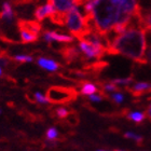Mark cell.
Listing matches in <instances>:
<instances>
[{"label": "cell", "instance_id": "6da1fadb", "mask_svg": "<svg viewBox=\"0 0 151 151\" xmlns=\"http://www.w3.org/2000/svg\"><path fill=\"white\" fill-rule=\"evenodd\" d=\"M146 30L140 23L129 26L123 32L109 39L107 54L123 55L139 65H146L147 38Z\"/></svg>", "mask_w": 151, "mask_h": 151}, {"label": "cell", "instance_id": "7a4b0ae2", "mask_svg": "<svg viewBox=\"0 0 151 151\" xmlns=\"http://www.w3.org/2000/svg\"><path fill=\"white\" fill-rule=\"evenodd\" d=\"M65 26L68 29V32L78 40L83 39L86 32L92 28L91 23L88 22L79 10L78 6H75L66 14L65 19Z\"/></svg>", "mask_w": 151, "mask_h": 151}, {"label": "cell", "instance_id": "3957f363", "mask_svg": "<svg viewBox=\"0 0 151 151\" xmlns=\"http://www.w3.org/2000/svg\"><path fill=\"white\" fill-rule=\"evenodd\" d=\"M78 97V92L69 86H51L47 92V98L52 104H68L76 101Z\"/></svg>", "mask_w": 151, "mask_h": 151}, {"label": "cell", "instance_id": "277c9868", "mask_svg": "<svg viewBox=\"0 0 151 151\" xmlns=\"http://www.w3.org/2000/svg\"><path fill=\"white\" fill-rule=\"evenodd\" d=\"M47 3H50L54 9V13L50 16L52 23L60 26L65 25L67 13L77 6L73 0H47Z\"/></svg>", "mask_w": 151, "mask_h": 151}, {"label": "cell", "instance_id": "5b68a950", "mask_svg": "<svg viewBox=\"0 0 151 151\" xmlns=\"http://www.w3.org/2000/svg\"><path fill=\"white\" fill-rule=\"evenodd\" d=\"M79 50L83 55V57H85L86 60H91V58L101 60L104 57L105 54L107 53V49L105 47L93 44L85 39L79 40Z\"/></svg>", "mask_w": 151, "mask_h": 151}, {"label": "cell", "instance_id": "8992f818", "mask_svg": "<svg viewBox=\"0 0 151 151\" xmlns=\"http://www.w3.org/2000/svg\"><path fill=\"white\" fill-rule=\"evenodd\" d=\"M43 39L47 42H63V43H71L75 41V38L69 35H65L63 32H55V30H47L43 32Z\"/></svg>", "mask_w": 151, "mask_h": 151}, {"label": "cell", "instance_id": "52a82bcc", "mask_svg": "<svg viewBox=\"0 0 151 151\" xmlns=\"http://www.w3.org/2000/svg\"><path fill=\"white\" fill-rule=\"evenodd\" d=\"M126 91L136 97L147 93H151V82H136L133 83L132 86H127Z\"/></svg>", "mask_w": 151, "mask_h": 151}, {"label": "cell", "instance_id": "ba28073f", "mask_svg": "<svg viewBox=\"0 0 151 151\" xmlns=\"http://www.w3.org/2000/svg\"><path fill=\"white\" fill-rule=\"evenodd\" d=\"M60 54L67 64H71L77 60L81 58V52L76 47H64L60 49Z\"/></svg>", "mask_w": 151, "mask_h": 151}, {"label": "cell", "instance_id": "9c48e42d", "mask_svg": "<svg viewBox=\"0 0 151 151\" xmlns=\"http://www.w3.org/2000/svg\"><path fill=\"white\" fill-rule=\"evenodd\" d=\"M17 27L19 29H24L27 32H30L32 34L39 35L41 32L42 26L37 21H27V19H19L17 22Z\"/></svg>", "mask_w": 151, "mask_h": 151}, {"label": "cell", "instance_id": "30bf717a", "mask_svg": "<svg viewBox=\"0 0 151 151\" xmlns=\"http://www.w3.org/2000/svg\"><path fill=\"white\" fill-rule=\"evenodd\" d=\"M54 13L53 6H51L50 3H45L43 6H38L35 10V17L37 19V22H42L47 17H50Z\"/></svg>", "mask_w": 151, "mask_h": 151}, {"label": "cell", "instance_id": "8fae6325", "mask_svg": "<svg viewBox=\"0 0 151 151\" xmlns=\"http://www.w3.org/2000/svg\"><path fill=\"white\" fill-rule=\"evenodd\" d=\"M38 65L43 68V69L50 71V73H54L60 68V65L55 60H51V58H47V57H39L37 60Z\"/></svg>", "mask_w": 151, "mask_h": 151}, {"label": "cell", "instance_id": "7c38bea8", "mask_svg": "<svg viewBox=\"0 0 151 151\" xmlns=\"http://www.w3.org/2000/svg\"><path fill=\"white\" fill-rule=\"evenodd\" d=\"M0 19L6 23H11L14 19V12L10 2H4L2 6V11L0 12Z\"/></svg>", "mask_w": 151, "mask_h": 151}, {"label": "cell", "instance_id": "4fadbf2b", "mask_svg": "<svg viewBox=\"0 0 151 151\" xmlns=\"http://www.w3.org/2000/svg\"><path fill=\"white\" fill-rule=\"evenodd\" d=\"M99 91L97 85L92 82H82L80 84V94L84 95V96H90L92 94H95Z\"/></svg>", "mask_w": 151, "mask_h": 151}, {"label": "cell", "instance_id": "5bb4252c", "mask_svg": "<svg viewBox=\"0 0 151 151\" xmlns=\"http://www.w3.org/2000/svg\"><path fill=\"white\" fill-rule=\"evenodd\" d=\"M19 34H21V40L23 43H32V42H36L39 39V35L32 34L24 29H19Z\"/></svg>", "mask_w": 151, "mask_h": 151}, {"label": "cell", "instance_id": "9a60e30c", "mask_svg": "<svg viewBox=\"0 0 151 151\" xmlns=\"http://www.w3.org/2000/svg\"><path fill=\"white\" fill-rule=\"evenodd\" d=\"M140 24L144 27L146 32H151V9L147 10L145 12H142V16H140Z\"/></svg>", "mask_w": 151, "mask_h": 151}, {"label": "cell", "instance_id": "2e32d148", "mask_svg": "<svg viewBox=\"0 0 151 151\" xmlns=\"http://www.w3.org/2000/svg\"><path fill=\"white\" fill-rule=\"evenodd\" d=\"M126 118L133 122L137 123H142L145 121L146 119V113L145 112H142V111H129V112L126 113Z\"/></svg>", "mask_w": 151, "mask_h": 151}, {"label": "cell", "instance_id": "e0dca14e", "mask_svg": "<svg viewBox=\"0 0 151 151\" xmlns=\"http://www.w3.org/2000/svg\"><path fill=\"white\" fill-rule=\"evenodd\" d=\"M133 81H134V79L132 77H129V78H123V79H114V80H111L113 84H116V86H129V85L132 84Z\"/></svg>", "mask_w": 151, "mask_h": 151}, {"label": "cell", "instance_id": "ac0fdd59", "mask_svg": "<svg viewBox=\"0 0 151 151\" xmlns=\"http://www.w3.org/2000/svg\"><path fill=\"white\" fill-rule=\"evenodd\" d=\"M55 116L58 118V119H68V116L71 114V111L69 109H67L65 107H58L55 109Z\"/></svg>", "mask_w": 151, "mask_h": 151}, {"label": "cell", "instance_id": "d6986e66", "mask_svg": "<svg viewBox=\"0 0 151 151\" xmlns=\"http://www.w3.org/2000/svg\"><path fill=\"white\" fill-rule=\"evenodd\" d=\"M108 98L111 99L113 103H116V104L119 105L124 101V95H123V93L121 91H118V92H113V93H111L110 96H108Z\"/></svg>", "mask_w": 151, "mask_h": 151}, {"label": "cell", "instance_id": "ffe728a7", "mask_svg": "<svg viewBox=\"0 0 151 151\" xmlns=\"http://www.w3.org/2000/svg\"><path fill=\"white\" fill-rule=\"evenodd\" d=\"M47 139L49 142H56L58 138V131L55 127H50L47 131Z\"/></svg>", "mask_w": 151, "mask_h": 151}, {"label": "cell", "instance_id": "44dd1931", "mask_svg": "<svg viewBox=\"0 0 151 151\" xmlns=\"http://www.w3.org/2000/svg\"><path fill=\"white\" fill-rule=\"evenodd\" d=\"M124 137L129 139H133V140H135V142H138V144H142V142H144L142 136L138 135V134H135V133H133V132L125 133V134H124Z\"/></svg>", "mask_w": 151, "mask_h": 151}, {"label": "cell", "instance_id": "7402d4cb", "mask_svg": "<svg viewBox=\"0 0 151 151\" xmlns=\"http://www.w3.org/2000/svg\"><path fill=\"white\" fill-rule=\"evenodd\" d=\"M13 60H16V62H19V63H29V62H32L34 60V57L30 56V55H15V56L13 57Z\"/></svg>", "mask_w": 151, "mask_h": 151}, {"label": "cell", "instance_id": "603a6c76", "mask_svg": "<svg viewBox=\"0 0 151 151\" xmlns=\"http://www.w3.org/2000/svg\"><path fill=\"white\" fill-rule=\"evenodd\" d=\"M35 99L38 101V103H40V104H50L49 101H47V96L42 95L40 92H36L35 93Z\"/></svg>", "mask_w": 151, "mask_h": 151}, {"label": "cell", "instance_id": "cb8c5ba5", "mask_svg": "<svg viewBox=\"0 0 151 151\" xmlns=\"http://www.w3.org/2000/svg\"><path fill=\"white\" fill-rule=\"evenodd\" d=\"M146 60L147 63L151 64V45L147 47V50H146Z\"/></svg>", "mask_w": 151, "mask_h": 151}, {"label": "cell", "instance_id": "d4e9b609", "mask_svg": "<svg viewBox=\"0 0 151 151\" xmlns=\"http://www.w3.org/2000/svg\"><path fill=\"white\" fill-rule=\"evenodd\" d=\"M146 116H148L149 119L151 120V103L149 104L148 107H147V110H146Z\"/></svg>", "mask_w": 151, "mask_h": 151}, {"label": "cell", "instance_id": "484cf974", "mask_svg": "<svg viewBox=\"0 0 151 151\" xmlns=\"http://www.w3.org/2000/svg\"><path fill=\"white\" fill-rule=\"evenodd\" d=\"M76 3V6H83L84 4V0H73Z\"/></svg>", "mask_w": 151, "mask_h": 151}, {"label": "cell", "instance_id": "4316f807", "mask_svg": "<svg viewBox=\"0 0 151 151\" xmlns=\"http://www.w3.org/2000/svg\"><path fill=\"white\" fill-rule=\"evenodd\" d=\"M1 75H2V69L0 68V77H1Z\"/></svg>", "mask_w": 151, "mask_h": 151}, {"label": "cell", "instance_id": "83f0119b", "mask_svg": "<svg viewBox=\"0 0 151 151\" xmlns=\"http://www.w3.org/2000/svg\"><path fill=\"white\" fill-rule=\"evenodd\" d=\"M88 1H93V0H84V3L85 2H88Z\"/></svg>", "mask_w": 151, "mask_h": 151}, {"label": "cell", "instance_id": "f1b7e54d", "mask_svg": "<svg viewBox=\"0 0 151 151\" xmlns=\"http://www.w3.org/2000/svg\"><path fill=\"white\" fill-rule=\"evenodd\" d=\"M97 151H107V150H97Z\"/></svg>", "mask_w": 151, "mask_h": 151}, {"label": "cell", "instance_id": "f546056e", "mask_svg": "<svg viewBox=\"0 0 151 151\" xmlns=\"http://www.w3.org/2000/svg\"><path fill=\"white\" fill-rule=\"evenodd\" d=\"M116 151H123V150H116Z\"/></svg>", "mask_w": 151, "mask_h": 151}, {"label": "cell", "instance_id": "4dcf8cb0", "mask_svg": "<svg viewBox=\"0 0 151 151\" xmlns=\"http://www.w3.org/2000/svg\"><path fill=\"white\" fill-rule=\"evenodd\" d=\"M0 114H1V109H0Z\"/></svg>", "mask_w": 151, "mask_h": 151}]
</instances>
